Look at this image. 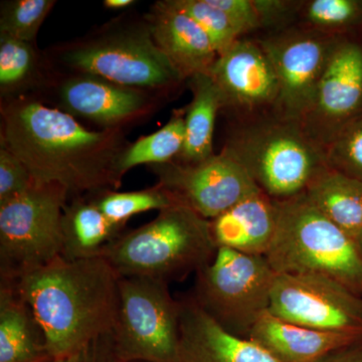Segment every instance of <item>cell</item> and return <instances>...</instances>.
I'll use <instances>...</instances> for the list:
<instances>
[{"label": "cell", "mask_w": 362, "mask_h": 362, "mask_svg": "<svg viewBox=\"0 0 362 362\" xmlns=\"http://www.w3.org/2000/svg\"><path fill=\"white\" fill-rule=\"evenodd\" d=\"M1 143L37 183H59L78 197L117 189L126 141L122 129L90 130L66 112L37 98L1 102Z\"/></svg>", "instance_id": "6da1fadb"}, {"label": "cell", "mask_w": 362, "mask_h": 362, "mask_svg": "<svg viewBox=\"0 0 362 362\" xmlns=\"http://www.w3.org/2000/svg\"><path fill=\"white\" fill-rule=\"evenodd\" d=\"M120 276L103 257L49 265L13 281L44 332L52 359L70 356L110 334Z\"/></svg>", "instance_id": "7a4b0ae2"}, {"label": "cell", "mask_w": 362, "mask_h": 362, "mask_svg": "<svg viewBox=\"0 0 362 362\" xmlns=\"http://www.w3.org/2000/svg\"><path fill=\"white\" fill-rule=\"evenodd\" d=\"M218 247L211 221L177 204L159 211L146 225L123 233L103 258L120 277L183 281L211 263Z\"/></svg>", "instance_id": "3957f363"}, {"label": "cell", "mask_w": 362, "mask_h": 362, "mask_svg": "<svg viewBox=\"0 0 362 362\" xmlns=\"http://www.w3.org/2000/svg\"><path fill=\"white\" fill-rule=\"evenodd\" d=\"M51 54L56 74L92 76L156 94L185 80L154 42L146 18L112 23Z\"/></svg>", "instance_id": "277c9868"}, {"label": "cell", "mask_w": 362, "mask_h": 362, "mask_svg": "<svg viewBox=\"0 0 362 362\" xmlns=\"http://www.w3.org/2000/svg\"><path fill=\"white\" fill-rule=\"evenodd\" d=\"M278 226L266 258L278 274H315L362 297V256L356 240L304 194L277 201Z\"/></svg>", "instance_id": "5b68a950"}, {"label": "cell", "mask_w": 362, "mask_h": 362, "mask_svg": "<svg viewBox=\"0 0 362 362\" xmlns=\"http://www.w3.org/2000/svg\"><path fill=\"white\" fill-rule=\"evenodd\" d=\"M223 151L239 162L262 192L275 201L303 194L327 168L324 150L299 123L273 118L243 125L228 138Z\"/></svg>", "instance_id": "8992f818"}, {"label": "cell", "mask_w": 362, "mask_h": 362, "mask_svg": "<svg viewBox=\"0 0 362 362\" xmlns=\"http://www.w3.org/2000/svg\"><path fill=\"white\" fill-rule=\"evenodd\" d=\"M70 197L59 183L33 182L23 194L0 204L1 280H18L61 258Z\"/></svg>", "instance_id": "52a82bcc"}, {"label": "cell", "mask_w": 362, "mask_h": 362, "mask_svg": "<svg viewBox=\"0 0 362 362\" xmlns=\"http://www.w3.org/2000/svg\"><path fill=\"white\" fill-rule=\"evenodd\" d=\"M276 276L265 256L218 247L213 261L195 274L190 297L226 332L249 339L270 308Z\"/></svg>", "instance_id": "ba28073f"}, {"label": "cell", "mask_w": 362, "mask_h": 362, "mask_svg": "<svg viewBox=\"0 0 362 362\" xmlns=\"http://www.w3.org/2000/svg\"><path fill=\"white\" fill-rule=\"evenodd\" d=\"M180 311V300L173 297L168 283L120 277L112 330L119 361L177 362Z\"/></svg>", "instance_id": "9c48e42d"}, {"label": "cell", "mask_w": 362, "mask_h": 362, "mask_svg": "<svg viewBox=\"0 0 362 362\" xmlns=\"http://www.w3.org/2000/svg\"><path fill=\"white\" fill-rule=\"evenodd\" d=\"M344 35L316 30H290L261 40L278 81L275 116L301 122L338 42Z\"/></svg>", "instance_id": "30bf717a"}, {"label": "cell", "mask_w": 362, "mask_h": 362, "mask_svg": "<svg viewBox=\"0 0 362 362\" xmlns=\"http://www.w3.org/2000/svg\"><path fill=\"white\" fill-rule=\"evenodd\" d=\"M269 312L311 329L362 335V297L315 274H278Z\"/></svg>", "instance_id": "8fae6325"}, {"label": "cell", "mask_w": 362, "mask_h": 362, "mask_svg": "<svg viewBox=\"0 0 362 362\" xmlns=\"http://www.w3.org/2000/svg\"><path fill=\"white\" fill-rule=\"evenodd\" d=\"M151 169L157 183L178 204L209 221L262 192L239 162L223 150L197 163L173 161L151 165Z\"/></svg>", "instance_id": "7c38bea8"}, {"label": "cell", "mask_w": 362, "mask_h": 362, "mask_svg": "<svg viewBox=\"0 0 362 362\" xmlns=\"http://www.w3.org/2000/svg\"><path fill=\"white\" fill-rule=\"evenodd\" d=\"M362 117V42L343 37L324 71L310 109L300 122L325 150L346 126Z\"/></svg>", "instance_id": "4fadbf2b"}, {"label": "cell", "mask_w": 362, "mask_h": 362, "mask_svg": "<svg viewBox=\"0 0 362 362\" xmlns=\"http://www.w3.org/2000/svg\"><path fill=\"white\" fill-rule=\"evenodd\" d=\"M52 76L58 78L52 80L47 74L42 85L49 87L54 108L96 124L102 130L123 129L148 115L158 101L156 93L123 87L104 78L56 73Z\"/></svg>", "instance_id": "5bb4252c"}, {"label": "cell", "mask_w": 362, "mask_h": 362, "mask_svg": "<svg viewBox=\"0 0 362 362\" xmlns=\"http://www.w3.org/2000/svg\"><path fill=\"white\" fill-rule=\"evenodd\" d=\"M209 76L223 97V108L252 112L276 103L275 70L259 42L239 39L216 59Z\"/></svg>", "instance_id": "9a60e30c"}, {"label": "cell", "mask_w": 362, "mask_h": 362, "mask_svg": "<svg viewBox=\"0 0 362 362\" xmlns=\"http://www.w3.org/2000/svg\"><path fill=\"white\" fill-rule=\"evenodd\" d=\"M154 42L185 78L209 75L218 52L204 30L171 0L157 1L145 16Z\"/></svg>", "instance_id": "2e32d148"}, {"label": "cell", "mask_w": 362, "mask_h": 362, "mask_svg": "<svg viewBox=\"0 0 362 362\" xmlns=\"http://www.w3.org/2000/svg\"><path fill=\"white\" fill-rule=\"evenodd\" d=\"M180 300L177 362H276L256 343L223 330L190 295Z\"/></svg>", "instance_id": "e0dca14e"}, {"label": "cell", "mask_w": 362, "mask_h": 362, "mask_svg": "<svg viewBox=\"0 0 362 362\" xmlns=\"http://www.w3.org/2000/svg\"><path fill=\"white\" fill-rule=\"evenodd\" d=\"M209 221L218 249L266 257L277 232V201L259 192Z\"/></svg>", "instance_id": "ac0fdd59"}, {"label": "cell", "mask_w": 362, "mask_h": 362, "mask_svg": "<svg viewBox=\"0 0 362 362\" xmlns=\"http://www.w3.org/2000/svg\"><path fill=\"white\" fill-rule=\"evenodd\" d=\"M359 337L311 329L287 322L268 311L254 326L249 339L276 362H317Z\"/></svg>", "instance_id": "d6986e66"}, {"label": "cell", "mask_w": 362, "mask_h": 362, "mask_svg": "<svg viewBox=\"0 0 362 362\" xmlns=\"http://www.w3.org/2000/svg\"><path fill=\"white\" fill-rule=\"evenodd\" d=\"M44 332L13 281L0 280V362H52Z\"/></svg>", "instance_id": "ffe728a7"}, {"label": "cell", "mask_w": 362, "mask_h": 362, "mask_svg": "<svg viewBox=\"0 0 362 362\" xmlns=\"http://www.w3.org/2000/svg\"><path fill=\"white\" fill-rule=\"evenodd\" d=\"M123 230L102 213L90 194L74 197L64 214L62 258L77 261L103 257Z\"/></svg>", "instance_id": "44dd1931"}, {"label": "cell", "mask_w": 362, "mask_h": 362, "mask_svg": "<svg viewBox=\"0 0 362 362\" xmlns=\"http://www.w3.org/2000/svg\"><path fill=\"white\" fill-rule=\"evenodd\" d=\"M309 202L341 228L356 238L362 230V182L324 168L303 192Z\"/></svg>", "instance_id": "7402d4cb"}, {"label": "cell", "mask_w": 362, "mask_h": 362, "mask_svg": "<svg viewBox=\"0 0 362 362\" xmlns=\"http://www.w3.org/2000/svg\"><path fill=\"white\" fill-rule=\"evenodd\" d=\"M192 103L185 110V139L176 162L192 164L214 156L213 138L216 115L223 109V97L209 75L190 78Z\"/></svg>", "instance_id": "603a6c76"}, {"label": "cell", "mask_w": 362, "mask_h": 362, "mask_svg": "<svg viewBox=\"0 0 362 362\" xmlns=\"http://www.w3.org/2000/svg\"><path fill=\"white\" fill-rule=\"evenodd\" d=\"M185 112H176L161 129L128 145L119 160L120 175L123 177L131 168L142 164L156 165L175 161L185 144Z\"/></svg>", "instance_id": "cb8c5ba5"}, {"label": "cell", "mask_w": 362, "mask_h": 362, "mask_svg": "<svg viewBox=\"0 0 362 362\" xmlns=\"http://www.w3.org/2000/svg\"><path fill=\"white\" fill-rule=\"evenodd\" d=\"M40 59L33 44L0 33V92L8 99L40 85Z\"/></svg>", "instance_id": "d4e9b609"}, {"label": "cell", "mask_w": 362, "mask_h": 362, "mask_svg": "<svg viewBox=\"0 0 362 362\" xmlns=\"http://www.w3.org/2000/svg\"><path fill=\"white\" fill-rule=\"evenodd\" d=\"M90 195L102 213L114 225L123 228L131 216L135 214L149 211H160L178 204L173 195L158 183L138 192L104 190Z\"/></svg>", "instance_id": "484cf974"}, {"label": "cell", "mask_w": 362, "mask_h": 362, "mask_svg": "<svg viewBox=\"0 0 362 362\" xmlns=\"http://www.w3.org/2000/svg\"><path fill=\"white\" fill-rule=\"evenodd\" d=\"M305 18L314 30L344 35L362 28V0H312Z\"/></svg>", "instance_id": "4316f807"}, {"label": "cell", "mask_w": 362, "mask_h": 362, "mask_svg": "<svg viewBox=\"0 0 362 362\" xmlns=\"http://www.w3.org/2000/svg\"><path fill=\"white\" fill-rule=\"evenodd\" d=\"M56 4L54 0H9L1 2L0 33L33 44L40 26Z\"/></svg>", "instance_id": "83f0119b"}, {"label": "cell", "mask_w": 362, "mask_h": 362, "mask_svg": "<svg viewBox=\"0 0 362 362\" xmlns=\"http://www.w3.org/2000/svg\"><path fill=\"white\" fill-rule=\"evenodd\" d=\"M173 4L197 23L218 52V56L240 39V33L225 13L209 0H171Z\"/></svg>", "instance_id": "f1b7e54d"}, {"label": "cell", "mask_w": 362, "mask_h": 362, "mask_svg": "<svg viewBox=\"0 0 362 362\" xmlns=\"http://www.w3.org/2000/svg\"><path fill=\"white\" fill-rule=\"evenodd\" d=\"M324 154L327 168L362 182V117L346 126Z\"/></svg>", "instance_id": "f546056e"}, {"label": "cell", "mask_w": 362, "mask_h": 362, "mask_svg": "<svg viewBox=\"0 0 362 362\" xmlns=\"http://www.w3.org/2000/svg\"><path fill=\"white\" fill-rule=\"evenodd\" d=\"M30 170L6 145L0 146V204L11 201L32 187Z\"/></svg>", "instance_id": "4dcf8cb0"}, {"label": "cell", "mask_w": 362, "mask_h": 362, "mask_svg": "<svg viewBox=\"0 0 362 362\" xmlns=\"http://www.w3.org/2000/svg\"><path fill=\"white\" fill-rule=\"evenodd\" d=\"M209 4L226 14L240 35L262 28L254 0H209Z\"/></svg>", "instance_id": "1f68e13d"}, {"label": "cell", "mask_w": 362, "mask_h": 362, "mask_svg": "<svg viewBox=\"0 0 362 362\" xmlns=\"http://www.w3.org/2000/svg\"><path fill=\"white\" fill-rule=\"evenodd\" d=\"M52 362H121L115 352L112 333L86 345L70 356L52 359Z\"/></svg>", "instance_id": "d6a6232c"}, {"label": "cell", "mask_w": 362, "mask_h": 362, "mask_svg": "<svg viewBox=\"0 0 362 362\" xmlns=\"http://www.w3.org/2000/svg\"><path fill=\"white\" fill-rule=\"evenodd\" d=\"M262 26L274 25L292 13L294 2L281 0H254Z\"/></svg>", "instance_id": "836d02e7"}, {"label": "cell", "mask_w": 362, "mask_h": 362, "mask_svg": "<svg viewBox=\"0 0 362 362\" xmlns=\"http://www.w3.org/2000/svg\"><path fill=\"white\" fill-rule=\"evenodd\" d=\"M317 362H362V335Z\"/></svg>", "instance_id": "e575fe53"}, {"label": "cell", "mask_w": 362, "mask_h": 362, "mask_svg": "<svg viewBox=\"0 0 362 362\" xmlns=\"http://www.w3.org/2000/svg\"><path fill=\"white\" fill-rule=\"evenodd\" d=\"M135 4L133 0H106L104 6L111 9H123L132 6Z\"/></svg>", "instance_id": "d590c367"}, {"label": "cell", "mask_w": 362, "mask_h": 362, "mask_svg": "<svg viewBox=\"0 0 362 362\" xmlns=\"http://www.w3.org/2000/svg\"><path fill=\"white\" fill-rule=\"evenodd\" d=\"M354 240H356L357 247H358L359 252H361L362 256V230L358 233V235L354 238Z\"/></svg>", "instance_id": "8d00e7d4"}, {"label": "cell", "mask_w": 362, "mask_h": 362, "mask_svg": "<svg viewBox=\"0 0 362 362\" xmlns=\"http://www.w3.org/2000/svg\"><path fill=\"white\" fill-rule=\"evenodd\" d=\"M134 362H139V361H134Z\"/></svg>", "instance_id": "74e56055"}]
</instances>
